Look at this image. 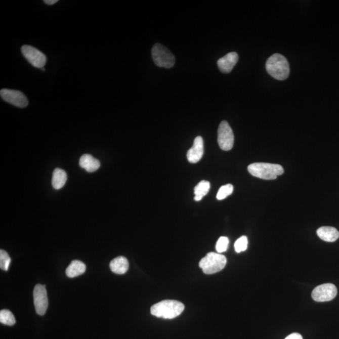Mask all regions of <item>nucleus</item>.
I'll return each instance as SVG.
<instances>
[{"label": "nucleus", "mask_w": 339, "mask_h": 339, "mask_svg": "<svg viewBox=\"0 0 339 339\" xmlns=\"http://www.w3.org/2000/svg\"><path fill=\"white\" fill-rule=\"evenodd\" d=\"M184 309V305L181 302L166 300L153 305L151 307L150 311L151 314L156 317L172 319L179 316Z\"/></svg>", "instance_id": "nucleus-1"}, {"label": "nucleus", "mask_w": 339, "mask_h": 339, "mask_svg": "<svg viewBox=\"0 0 339 339\" xmlns=\"http://www.w3.org/2000/svg\"><path fill=\"white\" fill-rule=\"evenodd\" d=\"M267 72L275 79L283 80L289 74V66L287 59L283 55L275 54L267 60L266 63Z\"/></svg>", "instance_id": "nucleus-2"}, {"label": "nucleus", "mask_w": 339, "mask_h": 339, "mask_svg": "<svg viewBox=\"0 0 339 339\" xmlns=\"http://www.w3.org/2000/svg\"><path fill=\"white\" fill-rule=\"evenodd\" d=\"M247 171L251 176L264 180H275L284 172L282 166L278 164L268 163L250 164Z\"/></svg>", "instance_id": "nucleus-3"}, {"label": "nucleus", "mask_w": 339, "mask_h": 339, "mask_svg": "<svg viewBox=\"0 0 339 339\" xmlns=\"http://www.w3.org/2000/svg\"><path fill=\"white\" fill-rule=\"evenodd\" d=\"M227 263L224 255L216 252H209L199 262V267L207 275H212L223 270Z\"/></svg>", "instance_id": "nucleus-4"}, {"label": "nucleus", "mask_w": 339, "mask_h": 339, "mask_svg": "<svg viewBox=\"0 0 339 339\" xmlns=\"http://www.w3.org/2000/svg\"><path fill=\"white\" fill-rule=\"evenodd\" d=\"M154 63L160 67L171 68L175 64V57L172 52L160 44H156L152 49Z\"/></svg>", "instance_id": "nucleus-5"}, {"label": "nucleus", "mask_w": 339, "mask_h": 339, "mask_svg": "<svg viewBox=\"0 0 339 339\" xmlns=\"http://www.w3.org/2000/svg\"><path fill=\"white\" fill-rule=\"evenodd\" d=\"M218 142L222 150H231L233 147L234 136L233 130L228 122L223 121L219 126Z\"/></svg>", "instance_id": "nucleus-6"}, {"label": "nucleus", "mask_w": 339, "mask_h": 339, "mask_svg": "<svg viewBox=\"0 0 339 339\" xmlns=\"http://www.w3.org/2000/svg\"><path fill=\"white\" fill-rule=\"evenodd\" d=\"M337 294V289L333 284L325 283L317 286L312 293V299L318 302L332 301Z\"/></svg>", "instance_id": "nucleus-7"}, {"label": "nucleus", "mask_w": 339, "mask_h": 339, "mask_svg": "<svg viewBox=\"0 0 339 339\" xmlns=\"http://www.w3.org/2000/svg\"><path fill=\"white\" fill-rule=\"evenodd\" d=\"M21 50L23 56L33 67L41 69L45 66L47 62L46 55L38 51L37 49L25 45L22 46Z\"/></svg>", "instance_id": "nucleus-8"}, {"label": "nucleus", "mask_w": 339, "mask_h": 339, "mask_svg": "<svg viewBox=\"0 0 339 339\" xmlns=\"http://www.w3.org/2000/svg\"><path fill=\"white\" fill-rule=\"evenodd\" d=\"M34 305L36 314L44 315L48 310L49 302L46 285L38 284L33 290Z\"/></svg>", "instance_id": "nucleus-9"}, {"label": "nucleus", "mask_w": 339, "mask_h": 339, "mask_svg": "<svg viewBox=\"0 0 339 339\" xmlns=\"http://www.w3.org/2000/svg\"><path fill=\"white\" fill-rule=\"evenodd\" d=\"M0 96L5 101L18 108H25L28 105V100L26 96L19 91L3 89Z\"/></svg>", "instance_id": "nucleus-10"}, {"label": "nucleus", "mask_w": 339, "mask_h": 339, "mask_svg": "<svg viewBox=\"0 0 339 339\" xmlns=\"http://www.w3.org/2000/svg\"><path fill=\"white\" fill-rule=\"evenodd\" d=\"M203 140L201 137L195 138L192 147L188 150L187 157L191 163H196L202 158L203 155Z\"/></svg>", "instance_id": "nucleus-11"}, {"label": "nucleus", "mask_w": 339, "mask_h": 339, "mask_svg": "<svg viewBox=\"0 0 339 339\" xmlns=\"http://www.w3.org/2000/svg\"><path fill=\"white\" fill-rule=\"evenodd\" d=\"M239 60L238 55L235 52H229L225 56L218 60V66L222 72L228 74L233 70Z\"/></svg>", "instance_id": "nucleus-12"}, {"label": "nucleus", "mask_w": 339, "mask_h": 339, "mask_svg": "<svg viewBox=\"0 0 339 339\" xmlns=\"http://www.w3.org/2000/svg\"><path fill=\"white\" fill-rule=\"evenodd\" d=\"M79 165L86 171L92 173L100 168L101 163L98 159L93 157L90 154H84L80 158Z\"/></svg>", "instance_id": "nucleus-13"}, {"label": "nucleus", "mask_w": 339, "mask_h": 339, "mask_svg": "<svg viewBox=\"0 0 339 339\" xmlns=\"http://www.w3.org/2000/svg\"><path fill=\"white\" fill-rule=\"evenodd\" d=\"M318 236L326 242H334L339 237V232L337 229L330 226H323L317 229Z\"/></svg>", "instance_id": "nucleus-14"}, {"label": "nucleus", "mask_w": 339, "mask_h": 339, "mask_svg": "<svg viewBox=\"0 0 339 339\" xmlns=\"http://www.w3.org/2000/svg\"><path fill=\"white\" fill-rule=\"evenodd\" d=\"M109 267L113 273L123 275L129 269V261L124 257H118L112 260Z\"/></svg>", "instance_id": "nucleus-15"}, {"label": "nucleus", "mask_w": 339, "mask_h": 339, "mask_svg": "<svg viewBox=\"0 0 339 339\" xmlns=\"http://www.w3.org/2000/svg\"><path fill=\"white\" fill-rule=\"evenodd\" d=\"M86 265L79 260L72 261L67 268L66 273L68 277L75 278L84 273Z\"/></svg>", "instance_id": "nucleus-16"}, {"label": "nucleus", "mask_w": 339, "mask_h": 339, "mask_svg": "<svg viewBox=\"0 0 339 339\" xmlns=\"http://www.w3.org/2000/svg\"><path fill=\"white\" fill-rule=\"evenodd\" d=\"M67 179V176L66 172L59 168L55 169L53 175H52V187L56 190L62 189L66 184Z\"/></svg>", "instance_id": "nucleus-17"}, {"label": "nucleus", "mask_w": 339, "mask_h": 339, "mask_svg": "<svg viewBox=\"0 0 339 339\" xmlns=\"http://www.w3.org/2000/svg\"><path fill=\"white\" fill-rule=\"evenodd\" d=\"M210 185L209 182L202 181L195 186L194 189L195 201H200L209 192Z\"/></svg>", "instance_id": "nucleus-18"}, {"label": "nucleus", "mask_w": 339, "mask_h": 339, "mask_svg": "<svg viewBox=\"0 0 339 339\" xmlns=\"http://www.w3.org/2000/svg\"><path fill=\"white\" fill-rule=\"evenodd\" d=\"M0 322L3 324L12 326L16 322L14 314L9 310H2L0 312Z\"/></svg>", "instance_id": "nucleus-19"}, {"label": "nucleus", "mask_w": 339, "mask_h": 339, "mask_svg": "<svg viewBox=\"0 0 339 339\" xmlns=\"http://www.w3.org/2000/svg\"><path fill=\"white\" fill-rule=\"evenodd\" d=\"M234 187L233 185L227 184L225 186H222L217 194V199L218 200H223L227 197L233 193Z\"/></svg>", "instance_id": "nucleus-20"}, {"label": "nucleus", "mask_w": 339, "mask_h": 339, "mask_svg": "<svg viewBox=\"0 0 339 339\" xmlns=\"http://www.w3.org/2000/svg\"><path fill=\"white\" fill-rule=\"evenodd\" d=\"M11 258L5 250H0V268L4 271L9 270Z\"/></svg>", "instance_id": "nucleus-21"}, {"label": "nucleus", "mask_w": 339, "mask_h": 339, "mask_svg": "<svg viewBox=\"0 0 339 339\" xmlns=\"http://www.w3.org/2000/svg\"><path fill=\"white\" fill-rule=\"evenodd\" d=\"M247 244H248V241H247L246 236H242L239 237L235 242V244H234V248H235L236 252L239 253V252L246 251Z\"/></svg>", "instance_id": "nucleus-22"}, {"label": "nucleus", "mask_w": 339, "mask_h": 339, "mask_svg": "<svg viewBox=\"0 0 339 339\" xmlns=\"http://www.w3.org/2000/svg\"><path fill=\"white\" fill-rule=\"evenodd\" d=\"M229 243V241L228 237L224 236L221 237L218 239L217 243H216V251L220 254L226 251L227 249H228Z\"/></svg>", "instance_id": "nucleus-23"}, {"label": "nucleus", "mask_w": 339, "mask_h": 339, "mask_svg": "<svg viewBox=\"0 0 339 339\" xmlns=\"http://www.w3.org/2000/svg\"><path fill=\"white\" fill-rule=\"evenodd\" d=\"M285 339H303V337L299 333H293L287 336Z\"/></svg>", "instance_id": "nucleus-24"}, {"label": "nucleus", "mask_w": 339, "mask_h": 339, "mask_svg": "<svg viewBox=\"0 0 339 339\" xmlns=\"http://www.w3.org/2000/svg\"><path fill=\"white\" fill-rule=\"evenodd\" d=\"M58 0H44V2L46 4L49 5H52L56 4V3L58 2Z\"/></svg>", "instance_id": "nucleus-25"}, {"label": "nucleus", "mask_w": 339, "mask_h": 339, "mask_svg": "<svg viewBox=\"0 0 339 339\" xmlns=\"http://www.w3.org/2000/svg\"><path fill=\"white\" fill-rule=\"evenodd\" d=\"M41 69V70H43V71H45V70H46V69H44V67H43V68H41V69Z\"/></svg>", "instance_id": "nucleus-26"}]
</instances>
